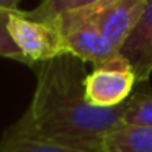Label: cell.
I'll return each mask as SVG.
<instances>
[{
  "mask_svg": "<svg viewBox=\"0 0 152 152\" xmlns=\"http://www.w3.org/2000/svg\"><path fill=\"white\" fill-rule=\"evenodd\" d=\"M85 62L64 53L36 67V88L15 131L83 152H102L106 132L123 123L124 103L95 108L85 100Z\"/></svg>",
  "mask_w": 152,
  "mask_h": 152,
  "instance_id": "1",
  "label": "cell"
},
{
  "mask_svg": "<svg viewBox=\"0 0 152 152\" xmlns=\"http://www.w3.org/2000/svg\"><path fill=\"white\" fill-rule=\"evenodd\" d=\"M144 8L145 0H106L92 7L62 13L51 23L56 25L61 33L77 25H92L119 51L136 28Z\"/></svg>",
  "mask_w": 152,
  "mask_h": 152,
  "instance_id": "2",
  "label": "cell"
},
{
  "mask_svg": "<svg viewBox=\"0 0 152 152\" xmlns=\"http://www.w3.org/2000/svg\"><path fill=\"white\" fill-rule=\"evenodd\" d=\"M8 33L30 66L46 62L67 53L64 36L56 25L31 20L25 17L21 10L10 15Z\"/></svg>",
  "mask_w": 152,
  "mask_h": 152,
  "instance_id": "3",
  "label": "cell"
},
{
  "mask_svg": "<svg viewBox=\"0 0 152 152\" xmlns=\"http://www.w3.org/2000/svg\"><path fill=\"white\" fill-rule=\"evenodd\" d=\"M136 82L137 80L129 62L118 54L87 74L83 80L85 100L95 108H115L131 96Z\"/></svg>",
  "mask_w": 152,
  "mask_h": 152,
  "instance_id": "4",
  "label": "cell"
},
{
  "mask_svg": "<svg viewBox=\"0 0 152 152\" xmlns=\"http://www.w3.org/2000/svg\"><path fill=\"white\" fill-rule=\"evenodd\" d=\"M119 54L129 62L136 80L147 82L152 74V0H145L144 12Z\"/></svg>",
  "mask_w": 152,
  "mask_h": 152,
  "instance_id": "5",
  "label": "cell"
},
{
  "mask_svg": "<svg viewBox=\"0 0 152 152\" xmlns=\"http://www.w3.org/2000/svg\"><path fill=\"white\" fill-rule=\"evenodd\" d=\"M66 51L83 62H92L93 67L111 61L119 54L118 49L106 41V38L92 25H77L62 31Z\"/></svg>",
  "mask_w": 152,
  "mask_h": 152,
  "instance_id": "6",
  "label": "cell"
},
{
  "mask_svg": "<svg viewBox=\"0 0 152 152\" xmlns=\"http://www.w3.org/2000/svg\"><path fill=\"white\" fill-rule=\"evenodd\" d=\"M102 152H152V126L121 123L106 132Z\"/></svg>",
  "mask_w": 152,
  "mask_h": 152,
  "instance_id": "7",
  "label": "cell"
},
{
  "mask_svg": "<svg viewBox=\"0 0 152 152\" xmlns=\"http://www.w3.org/2000/svg\"><path fill=\"white\" fill-rule=\"evenodd\" d=\"M0 152H83L77 149H70L66 145L56 144L44 139L25 136L21 132L12 129L7 132L4 141L0 142Z\"/></svg>",
  "mask_w": 152,
  "mask_h": 152,
  "instance_id": "8",
  "label": "cell"
},
{
  "mask_svg": "<svg viewBox=\"0 0 152 152\" xmlns=\"http://www.w3.org/2000/svg\"><path fill=\"white\" fill-rule=\"evenodd\" d=\"M102 2H106V0H43L34 10L23 12V15L31 20L51 23L54 18H57L62 13L92 7V5L102 4Z\"/></svg>",
  "mask_w": 152,
  "mask_h": 152,
  "instance_id": "9",
  "label": "cell"
},
{
  "mask_svg": "<svg viewBox=\"0 0 152 152\" xmlns=\"http://www.w3.org/2000/svg\"><path fill=\"white\" fill-rule=\"evenodd\" d=\"M123 123L152 126V93H134L124 102Z\"/></svg>",
  "mask_w": 152,
  "mask_h": 152,
  "instance_id": "10",
  "label": "cell"
},
{
  "mask_svg": "<svg viewBox=\"0 0 152 152\" xmlns=\"http://www.w3.org/2000/svg\"><path fill=\"white\" fill-rule=\"evenodd\" d=\"M12 13H13V12L2 10V8H0V56L8 57V59L20 61V62L26 64L23 54L20 53V49L17 48V44L13 43L10 33H8V20H10Z\"/></svg>",
  "mask_w": 152,
  "mask_h": 152,
  "instance_id": "11",
  "label": "cell"
},
{
  "mask_svg": "<svg viewBox=\"0 0 152 152\" xmlns=\"http://www.w3.org/2000/svg\"><path fill=\"white\" fill-rule=\"evenodd\" d=\"M21 0H0V8L8 12H18V4Z\"/></svg>",
  "mask_w": 152,
  "mask_h": 152,
  "instance_id": "12",
  "label": "cell"
}]
</instances>
